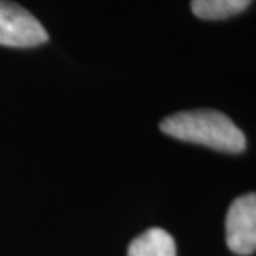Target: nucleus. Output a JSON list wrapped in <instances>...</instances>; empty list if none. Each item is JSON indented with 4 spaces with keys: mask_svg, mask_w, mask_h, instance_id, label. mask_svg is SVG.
Listing matches in <instances>:
<instances>
[{
    "mask_svg": "<svg viewBox=\"0 0 256 256\" xmlns=\"http://www.w3.org/2000/svg\"><path fill=\"white\" fill-rule=\"evenodd\" d=\"M48 40V34L37 17L10 0H0V45L32 48Z\"/></svg>",
    "mask_w": 256,
    "mask_h": 256,
    "instance_id": "f03ea898",
    "label": "nucleus"
},
{
    "mask_svg": "<svg viewBox=\"0 0 256 256\" xmlns=\"http://www.w3.org/2000/svg\"><path fill=\"white\" fill-rule=\"evenodd\" d=\"M253 0H192V12L203 20H223L244 12Z\"/></svg>",
    "mask_w": 256,
    "mask_h": 256,
    "instance_id": "39448f33",
    "label": "nucleus"
},
{
    "mask_svg": "<svg viewBox=\"0 0 256 256\" xmlns=\"http://www.w3.org/2000/svg\"><path fill=\"white\" fill-rule=\"evenodd\" d=\"M226 244L234 254L250 256L256 250V194L248 193L232 203L226 214Z\"/></svg>",
    "mask_w": 256,
    "mask_h": 256,
    "instance_id": "7ed1b4c3",
    "label": "nucleus"
},
{
    "mask_svg": "<svg viewBox=\"0 0 256 256\" xmlns=\"http://www.w3.org/2000/svg\"><path fill=\"white\" fill-rule=\"evenodd\" d=\"M128 256H176L175 240L166 230L150 228L128 244Z\"/></svg>",
    "mask_w": 256,
    "mask_h": 256,
    "instance_id": "20e7f679",
    "label": "nucleus"
},
{
    "mask_svg": "<svg viewBox=\"0 0 256 256\" xmlns=\"http://www.w3.org/2000/svg\"><path fill=\"white\" fill-rule=\"evenodd\" d=\"M160 130L176 140L198 143L224 153H242L246 136L233 120L218 110L178 112L162 120Z\"/></svg>",
    "mask_w": 256,
    "mask_h": 256,
    "instance_id": "f257e3e1",
    "label": "nucleus"
}]
</instances>
